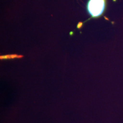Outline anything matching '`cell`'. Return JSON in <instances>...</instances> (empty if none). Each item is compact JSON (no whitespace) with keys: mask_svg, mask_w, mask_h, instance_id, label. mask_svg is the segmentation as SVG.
<instances>
[{"mask_svg":"<svg viewBox=\"0 0 123 123\" xmlns=\"http://www.w3.org/2000/svg\"><path fill=\"white\" fill-rule=\"evenodd\" d=\"M107 6V0H88L87 12L91 18H98L103 15Z\"/></svg>","mask_w":123,"mask_h":123,"instance_id":"cell-1","label":"cell"}]
</instances>
